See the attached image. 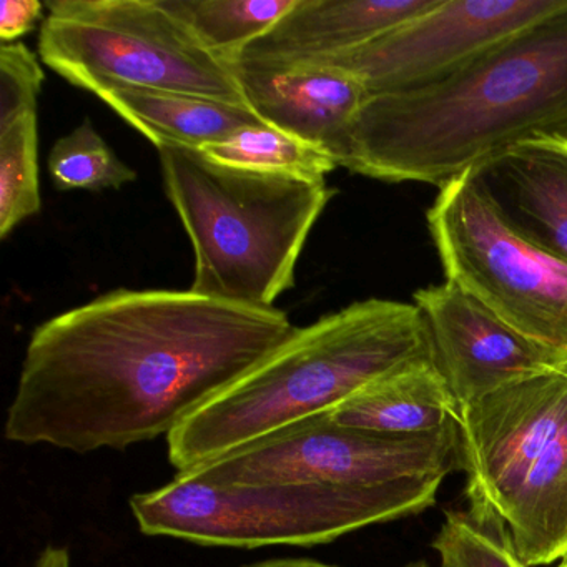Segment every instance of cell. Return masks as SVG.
Masks as SVG:
<instances>
[{
    "label": "cell",
    "mask_w": 567,
    "mask_h": 567,
    "mask_svg": "<svg viewBox=\"0 0 567 567\" xmlns=\"http://www.w3.org/2000/svg\"><path fill=\"white\" fill-rule=\"evenodd\" d=\"M434 360L420 308L354 301L295 333L167 437L177 474L190 473L290 424L340 406L378 378Z\"/></svg>",
    "instance_id": "cell-3"
},
{
    "label": "cell",
    "mask_w": 567,
    "mask_h": 567,
    "mask_svg": "<svg viewBox=\"0 0 567 567\" xmlns=\"http://www.w3.org/2000/svg\"><path fill=\"white\" fill-rule=\"evenodd\" d=\"M457 466V424L430 434H386L341 426L327 411L184 474L218 486L307 483L381 489L440 487Z\"/></svg>",
    "instance_id": "cell-9"
},
{
    "label": "cell",
    "mask_w": 567,
    "mask_h": 567,
    "mask_svg": "<svg viewBox=\"0 0 567 567\" xmlns=\"http://www.w3.org/2000/svg\"><path fill=\"white\" fill-rule=\"evenodd\" d=\"M200 152L228 167L311 182H327V175L338 168L324 148L267 124L241 128Z\"/></svg>",
    "instance_id": "cell-18"
},
{
    "label": "cell",
    "mask_w": 567,
    "mask_h": 567,
    "mask_svg": "<svg viewBox=\"0 0 567 567\" xmlns=\"http://www.w3.org/2000/svg\"><path fill=\"white\" fill-rule=\"evenodd\" d=\"M115 114L137 128L155 147L202 148L265 122L247 105L225 104L195 95L111 87L99 92Z\"/></svg>",
    "instance_id": "cell-16"
},
{
    "label": "cell",
    "mask_w": 567,
    "mask_h": 567,
    "mask_svg": "<svg viewBox=\"0 0 567 567\" xmlns=\"http://www.w3.org/2000/svg\"><path fill=\"white\" fill-rule=\"evenodd\" d=\"M564 11L567 0H434L368 44L311 65L351 75L370 97L417 91Z\"/></svg>",
    "instance_id": "cell-10"
},
{
    "label": "cell",
    "mask_w": 567,
    "mask_h": 567,
    "mask_svg": "<svg viewBox=\"0 0 567 567\" xmlns=\"http://www.w3.org/2000/svg\"><path fill=\"white\" fill-rule=\"evenodd\" d=\"M440 487L350 489L307 483L218 486L192 474L132 496L138 529L202 546H317L423 513Z\"/></svg>",
    "instance_id": "cell-6"
},
{
    "label": "cell",
    "mask_w": 567,
    "mask_h": 567,
    "mask_svg": "<svg viewBox=\"0 0 567 567\" xmlns=\"http://www.w3.org/2000/svg\"><path fill=\"white\" fill-rule=\"evenodd\" d=\"M460 404L434 360L404 364L331 410L341 426L430 434L460 423Z\"/></svg>",
    "instance_id": "cell-15"
},
{
    "label": "cell",
    "mask_w": 567,
    "mask_h": 567,
    "mask_svg": "<svg viewBox=\"0 0 567 567\" xmlns=\"http://www.w3.org/2000/svg\"><path fill=\"white\" fill-rule=\"evenodd\" d=\"M536 137L567 138V11L446 81L368 97L330 155L363 177L441 188Z\"/></svg>",
    "instance_id": "cell-2"
},
{
    "label": "cell",
    "mask_w": 567,
    "mask_h": 567,
    "mask_svg": "<svg viewBox=\"0 0 567 567\" xmlns=\"http://www.w3.org/2000/svg\"><path fill=\"white\" fill-rule=\"evenodd\" d=\"M427 228L444 277L567 358V261L524 231L476 172L437 192Z\"/></svg>",
    "instance_id": "cell-8"
},
{
    "label": "cell",
    "mask_w": 567,
    "mask_h": 567,
    "mask_svg": "<svg viewBox=\"0 0 567 567\" xmlns=\"http://www.w3.org/2000/svg\"><path fill=\"white\" fill-rule=\"evenodd\" d=\"M245 567H340L331 566V564L320 563L315 559H271L265 560V563L251 564V566Z\"/></svg>",
    "instance_id": "cell-25"
},
{
    "label": "cell",
    "mask_w": 567,
    "mask_h": 567,
    "mask_svg": "<svg viewBox=\"0 0 567 567\" xmlns=\"http://www.w3.org/2000/svg\"><path fill=\"white\" fill-rule=\"evenodd\" d=\"M32 567H72L68 547L48 546L41 550Z\"/></svg>",
    "instance_id": "cell-24"
},
{
    "label": "cell",
    "mask_w": 567,
    "mask_h": 567,
    "mask_svg": "<svg viewBox=\"0 0 567 567\" xmlns=\"http://www.w3.org/2000/svg\"><path fill=\"white\" fill-rule=\"evenodd\" d=\"M297 0H158L188 34L215 58L234 65Z\"/></svg>",
    "instance_id": "cell-17"
},
{
    "label": "cell",
    "mask_w": 567,
    "mask_h": 567,
    "mask_svg": "<svg viewBox=\"0 0 567 567\" xmlns=\"http://www.w3.org/2000/svg\"><path fill=\"white\" fill-rule=\"evenodd\" d=\"M38 114L0 132V238L41 212Z\"/></svg>",
    "instance_id": "cell-21"
},
{
    "label": "cell",
    "mask_w": 567,
    "mask_h": 567,
    "mask_svg": "<svg viewBox=\"0 0 567 567\" xmlns=\"http://www.w3.org/2000/svg\"><path fill=\"white\" fill-rule=\"evenodd\" d=\"M48 168L61 192L118 190L137 181V172L117 157L89 118L55 142Z\"/></svg>",
    "instance_id": "cell-19"
},
{
    "label": "cell",
    "mask_w": 567,
    "mask_h": 567,
    "mask_svg": "<svg viewBox=\"0 0 567 567\" xmlns=\"http://www.w3.org/2000/svg\"><path fill=\"white\" fill-rule=\"evenodd\" d=\"M434 0H297L234 65L295 69L338 58L426 11Z\"/></svg>",
    "instance_id": "cell-12"
},
{
    "label": "cell",
    "mask_w": 567,
    "mask_h": 567,
    "mask_svg": "<svg viewBox=\"0 0 567 567\" xmlns=\"http://www.w3.org/2000/svg\"><path fill=\"white\" fill-rule=\"evenodd\" d=\"M45 4L39 0H4L0 4V41L14 44L44 18Z\"/></svg>",
    "instance_id": "cell-23"
},
{
    "label": "cell",
    "mask_w": 567,
    "mask_h": 567,
    "mask_svg": "<svg viewBox=\"0 0 567 567\" xmlns=\"http://www.w3.org/2000/svg\"><path fill=\"white\" fill-rule=\"evenodd\" d=\"M165 194L195 255L190 290L271 308L337 192L327 182L228 167L194 148L157 147Z\"/></svg>",
    "instance_id": "cell-4"
},
{
    "label": "cell",
    "mask_w": 567,
    "mask_h": 567,
    "mask_svg": "<svg viewBox=\"0 0 567 567\" xmlns=\"http://www.w3.org/2000/svg\"><path fill=\"white\" fill-rule=\"evenodd\" d=\"M501 207L567 261V138L536 137L474 168Z\"/></svg>",
    "instance_id": "cell-14"
},
{
    "label": "cell",
    "mask_w": 567,
    "mask_h": 567,
    "mask_svg": "<svg viewBox=\"0 0 567 567\" xmlns=\"http://www.w3.org/2000/svg\"><path fill=\"white\" fill-rule=\"evenodd\" d=\"M44 69L38 55L22 42L0 48V132L21 118L38 114Z\"/></svg>",
    "instance_id": "cell-22"
},
{
    "label": "cell",
    "mask_w": 567,
    "mask_h": 567,
    "mask_svg": "<svg viewBox=\"0 0 567 567\" xmlns=\"http://www.w3.org/2000/svg\"><path fill=\"white\" fill-rule=\"evenodd\" d=\"M430 330L434 363L461 408L567 358L514 330L480 300L444 280L414 291Z\"/></svg>",
    "instance_id": "cell-11"
},
{
    "label": "cell",
    "mask_w": 567,
    "mask_h": 567,
    "mask_svg": "<svg viewBox=\"0 0 567 567\" xmlns=\"http://www.w3.org/2000/svg\"><path fill=\"white\" fill-rule=\"evenodd\" d=\"M39 58L75 87L195 95L247 105L234 65L205 51L158 0H49Z\"/></svg>",
    "instance_id": "cell-7"
},
{
    "label": "cell",
    "mask_w": 567,
    "mask_h": 567,
    "mask_svg": "<svg viewBox=\"0 0 567 567\" xmlns=\"http://www.w3.org/2000/svg\"><path fill=\"white\" fill-rule=\"evenodd\" d=\"M297 328L190 288L109 291L35 328L6 437L78 454L168 437Z\"/></svg>",
    "instance_id": "cell-1"
},
{
    "label": "cell",
    "mask_w": 567,
    "mask_h": 567,
    "mask_svg": "<svg viewBox=\"0 0 567 567\" xmlns=\"http://www.w3.org/2000/svg\"><path fill=\"white\" fill-rule=\"evenodd\" d=\"M234 69L248 107L265 124L324 148L328 154L370 97L357 79L320 65Z\"/></svg>",
    "instance_id": "cell-13"
},
{
    "label": "cell",
    "mask_w": 567,
    "mask_h": 567,
    "mask_svg": "<svg viewBox=\"0 0 567 567\" xmlns=\"http://www.w3.org/2000/svg\"><path fill=\"white\" fill-rule=\"evenodd\" d=\"M556 567H567V557H564L563 560H559Z\"/></svg>",
    "instance_id": "cell-27"
},
{
    "label": "cell",
    "mask_w": 567,
    "mask_h": 567,
    "mask_svg": "<svg viewBox=\"0 0 567 567\" xmlns=\"http://www.w3.org/2000/svg\"><path fill=\"white\" fill-rule=\"evenodd\" d=\"M470 506L506 523L527 566L567 557V364L461 408Z\"/></svg>",
    "instance_id": "cell-5"
},
{
    "label": "cell",
    "mask_w": 567,
    "mask_h": 567,
    "mask_svg": "<svg viewBox=\"0 0 567 567\" xmlns=\"http://www.w3.org/2000/svg\"><path fill=\"white\" fill-rule=\"evenodd\" d=\"M403 567H433V566H431V564L427 563V560L421 559V560H413V563H408L406 566H403Z\"/></svg>",
    "instance_id": "cell-26"
},
{
    "label": "cell",
    "mask_w": 567,
    "mask_h": 567,
    "mask_svg": "<svg viewBox=\"0 0 567 567\" xmlns=\"http://www.w3.org/2000/svg\"><path fill=\"white\" fill-rule=\"evenodd\" d=\"M433 547L441 567H530L517 554L506 523L487 507L450 511Z\"/></svg>",
    "instance_id": "cell-20"
}]
</instances>
